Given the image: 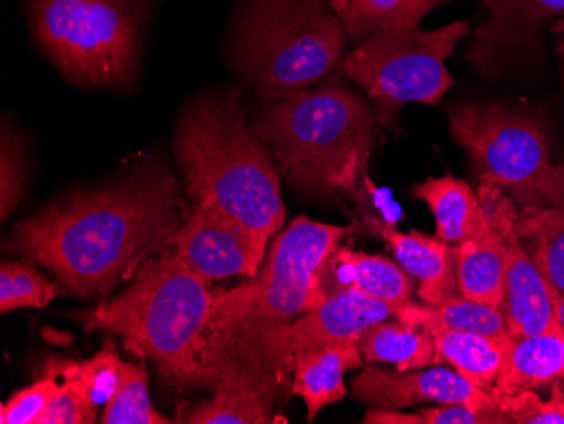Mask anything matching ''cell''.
I'll return each mask as SVG.
<instances>
[{
    "label": "cell",
    "instance_id": "cell-1",
    "mask_svg": "<svg viewBox=\"0 0 564 424\" xmlns=\"http://www.w3.org/2000/svg\"><path fill=\"white\" fill-rule=\"evenodd\" d=\"M176 180L144 161L98 189H80L15 227L9 249L55 272L80 296H106L182 229Z\"/></svg>",
    "mask_w": 564,
    "mask_h": 424
},
{
    "label": "cell",
    "instance_id": "cell-2",
    "mask_svg": "<svg viewBox=\"0 0 564 424\" xmlns=\"http://www.w3.org/2000/svg\"><path fill=\"white\" fill-rule=\"evenodd\" d=\"M377 123L360 95L329 84L268 100L252 128L293 188L366 205Z\"/></svg>",
    "mask_w": 564,
    "mask_h": 424
},
{
    "label": "cell",
    "instance_id": "cell-3",
    "mask_svg": "<svg viewBox=\"0 0 564 424\" xmlns=\"http://www.w3.org/2000/svg\"><path fill=\"white\" fill-rule=\"evenodd\" d=\"M176 153L195 207L243 227L262 251L286 220L279 173L236 91L196 98L177 126Z\"/></svg>",
    "mask_w": 564,
    "mask_h": 424
},
{
    "label": "cell",
    "instance_id": "cell-4",
    "mask_svg": "<svg viewBox=\"0 0 564 424\" xmlns=\"http://www.w3.org/2000/svg\"><path fill=\"white\" fill-rule=\"evenodd\" d=\"M217 291L174 249L149 259L132 286L85 316L88 331L122 338L127 352L156 363L180 388L202 385V359L214 330Z\"/></svg>",
    "mask_w": 564,
    "mask_h": 424
},
{
    "label": "cell",
    "instance_id": "cell-5",
    "mask_svg": "<svg viewBox=\"0 0 564 424\" xmlns=\"http://www.w3.org/2000/svg\"><path fill=\"white\" fill-rule=\"evenodd\" d=\"M347 37L329 0H249L234 56L259 97L274 100L328 77L344 59Z\"/></svg>",
    "mask_w": 564,
    "mask_h": 424
},
{
    "label": "cell",
    "instance_id": "cell-6",
    "mask_svg": "<svg viewBox=\"0 0 564 424\" xmlns=\"http://www.w3.org/2000/svg\"><path fill=\"white\" fill-rule=\"evenodd\" d=\"M149 0H31L37 43L69 80L131 84Z\"/></svg>",
    "mask_w": 564,
    "mask_h": 424
},
{
    "label": "cell",
    "instance_id": "cell-7",
    "mask_svg": "<svg viewBox=\"0 0 564 424\" xmlns=\"http://www.w3.org/2000/svg\"><path fill=\"white\" fill-rule=\"evenodd\" d=\"M355 226H329L297 217L269 247L261 271L249 283L217 291L215 322H256L291 325L325 300L322 274Z\"/></svg>",
    "mask_w": 564,
    "mask_h": 424
},
{
    "label": "cell",
    "instance_id": "cell-8",
    "mask_svg": "<svg viewBox=\"0 0 564 424\" xmlns=\"http://www.w3.org/2000/svg\"><path fill=\"white\" fill-rule=\"evenodd\" d=\"M468 33L470 21H455L434 31L417 28L376 34L344 56L338 69L372 98L380 126L398 129L402 106H438L453 87L446 59Z\"/></svg>",
    "mask_w": 564,
    "mask_h": 424
},
{
    "label": "cell",
    "instance_id": "cell-9",
    "mask_svg": "<svg viewBox=\"0 0 564 424\" xmlns=\"http://www.w3.org/2000/svg\"><path fill=\"white\" fill-rule=\"evenodd\" d=\"M449 129L481 186L509 189L524 207L541 205L538 185L551 163L540 117L502 104H464L449 112Z\"/></svg>",
    "mask_w": 564,
    "mask_h": 424
},
{
    "label": "cell",
    "instance_id": "cell-10",
    "mask_svg": "<svg viewBox=\"0 0 564 424\" xmlns=\"http://www.w3.org/2000/svg\"><path fill=\"white\" fill-rule=\"evenodd\" d=\"M290 325L214 322L202 359V385L243 391L275 401L294 373Z\"/></svg>",
    "mask_w": 564,
    "mask_h": 424
},
{
    "label": "cell",
    "instance_id": "cell-11",
    "mask_svg": "<svg viewBox=\"0 0 564 424\" xmlns=\"http://www.w3.org/2000/svg\"><path fill=\"white\" fill-rule=\"evenodd\" d=\"M481 207L507 243L506 283L500 312L512 338L532 337L560 327L556 318L557 290L532 261L516 227L518 210L502 188L481 186Z\"/></svg>",
    "mask_w": 564,
    "mask_h": 424
},
{
    "label": "cell",
    "instance_id": "cell-12",
    "mask_svg": "<svg viewBox=\"0 0 564 424\" xmlns=\"http://www.w3.org/2000/svg\"><path fill=\"white\" fill-rule=\"evenodd\" d=\"M167 246L210 283L225 278H253L265 259V251L240 224L205 207H195Z\"/></svg>",
    "mask_w": 564,
    "mask_h": 424
},
{
    "label": "cell",
    "instance_id": "cell-13",
    "mask_svg": "<svg viewBox=\"0 0 564 424\" xmlns=\"http://www.w3.org/2000/svg\"><path fill=\"white\" fill-rule=\"evenodd\" d=\"M351 394L372 407L401 410L421 403H467L497 406L492 392L471 384L445 366L420 370H388L366 366L351 382Z\"/></svg>",
    "mask_w": 564,
    "mask_h": 424
},
{
    "label": "cell",
    "instance_id": "cell-14",
    "mask_svg": "<svg viewBox=\"0 0 564 424\" xmlns=\"http://www.w3.org/2000/svg\"><path fill=\"white\" fill-rule=\"evenodd\" d=\"M484 22L474 33L468 59L487 77L510 56L540 43L551 19L564 15V0H487Z\"/></svg>",
    "mask_w": 564,
    "mask_h": 424
},
{
    "label": "cell",
    "instance_id": "cell-15",
    "mask_svg": "<svg viewBox=\"0 0 564 424\" xmlns=\"http://www.w3.org/2000/svg\"><path fill=\"white\" fill-rule=\"evenodd\" d=\"M401 306L380 302L357 287L335 291L312 312L290 325L294 356L338 341H358L360 335L383 319L395 318Z\"/></svg>",
    "mask_w": 564,
    "mask_h": 424
},
{
    "label": "cell",
    "instance_id": "cell-16",
    "mask_svg": "<svg viewBox=\"0 0 564 424\" xmlns=\"http://www.w3.org/2000/svg\"><path fill=\"white\" fill-rule=\"evenodd\" d=\"M377 229L391 247L395 261L417 281V296L427 306H440L459 296L455 247L416 230L404 233L391 226Z\"/></svg>",
    "mask_w": 564,
    "mask_h": 424
},
{
    "label": "cell",
    "instance_id": "cell-17",
    "mask_svg": "<svg viewBox=\"0 0 564 424\" xmlns=\"http://www.w3.org/2000/svg\"><path fill=\"white\" fill-rule=\"evenodd\" d=\"M364 362L366 360L355 340L325 345L296 356L291 392L303 399L307 423L315 421L329 404L347 398L344 373L360 369Z\"/></svg>",
    "mask_w": 564,
    "mask_h": 424
},
{
    "label": "cell",
    "instance_id": "cell-18",
    "mask_svg": "<svg viewBox=\"0 0 564 424\" xmlns=\"http://www.w3.org/2000/svg\"><path fill=\"white\" fill-rule=\"evenodd\" d=\"M453 247L459 296L500 308L507 264V243L500 230L487 217L478 232Z\"/></svg>",
    "mask_w": 564,
    "mask_h": 424
},
{
    "label": "cell",
    "instance_id": "cell-19",
    "mask_svg": "<svg viewBox=\"0 0 564 424\" xmlns=\"http://www.w3.org/2000/svg\"><path fill=\"white\" fill-rule=\"evenodd\" d=\"M564 379V330L514 338L494 382V392L514 394Z\"/></svg>",
    "mask_w": 564,
    "mask_h": 424
},
{
    "label": "cell",
    "instance_id": "cell-20",
    "mask_svg": "<svg viewBox=\"0 0 564 424\" xmlns=\"http://www.w3.org/2000/svg\"><path fill=\"white\" fill-rule=\"evenodd\" d=\"M433 335L436 357L434 366L455 367L465 379L492 392L494 382L514 338L507 335L470 334V331L424 328Z\"/></svg>",
    "mask_w": 564,
    "mask_h": 424
},
{
    "label": "cell",
    "instance_id": "cell-21",
    "mask_svg": "<svg viewBox=\"0 0 564 424\" xmlns=\"http://www.w3.org/2000/svg\"><path fill=\"white\" fill-rule=\"evenodd\" d=\"M414 198L423 199L436 221V237L449 246L467 240L487 221L480 198L464 180L445 174L427 178L413 188Z\"/></svg>",
    "mask_w": 564,
    "mask_h": 424
},
{
    "label": "cell",
    "instance_id": "cell-22",
    "mask_svg": "<svg viewBox=\"0 0 564 424\" xmlns=\"http://www.w3.org/2000/svg\"><path fill=\"white\" fill-rule=\"evenodd\" d=\"M351 41L376 34L411 31L446 0H329Z\"/></svg>",
    "mask_w": 564,
    "mask_h": 424
},
{
    "label": "cell",
    "instance_id": "cell-23",
    "mask_svg": "<svg viewBox=\"0 0 564 424\" xmlns=\"http://www.w3.org/2000/svg\"><path fill=\"white\" fill-rule=\"evenodd\" d=\"M358 348L367 363H392L398 370H420L434 366L436 347L433 335L402 319H383L358 338Z\"/></svg>",
    "mask_w": 564,
    "mask_h": 424
},
{
    "label": "cell",
    "instance_id": "cell-24",
    "mask_svg": "<svg viewBox=\"0 0 564 424\" xmlns=\"http://www.w3.org/2000/svg\"><path fill=\"white\" fill-rule=\"evenodd\" d=\"M519 237L544 278L564 293V210L531 205L516 217Z\"/></svg>",
    "mask_w": 564,
    "mask_h": 424
},
{
    "label": "cell",
    "instance_id": "cell-25",
    "mask_svg": "<svg viewBox=\"0 0 564 424\" xmlns=\"http://www.w3.org/2000/svg\"><path fill=\"white\" fill-rule=\"evenodd\" d=\"M395 318L423 328L470 331L496 337L507 335L506 319L500 308L471 302L462 296H456L455 300L440 306H420L409 302L399 308Z\"/></svg>",
    "mask_w": 564,
    "mask_h": 424
},
{
    "label": "cell",
    "instance_id": "cell-26",
    "mask_svg": "<svg viewBox=\"0 0 564 424\" xmlns=\"http://www.w3.org/2000/svg\"><path fill=\"white\" fill-rule=\"evenodd\" d=\"M274 401L264 395L243 391H215L214 399L183 411L180 423L188 424H269Z\"/></svg>",
    "mask_w": 564,
    "mask_h": 424
},
{
    "label": "cell",
    "instance_id": "cell-27",
    "mask_svg": "<svg viewBox=\"0 0 564 424\" xmlns=\"http://www.w3.org/2000/svg\"><path fill=\"white\" fill-rule=\"evenodd\" d=\"M348 256L357 269L354 287L394 306L411 302L414 278L398 261L351 249H348Z\"/></svg>",
    "mask_w": 564,
    "mask_h": 424
},
{
    "label": "cell",
    "instance_id": "cell-28",
    "mask_svg": "<svg viewBox=\"0 0 564 424\" xmlns=\"http://www.w3.org/2000/svg\"><path fill=\"white\" fill-rule=\"evenodd\" d=\"M104 424H170V417L163 416L152 407L149 399L148 372L144 366L123 362L122 382L106 411L101 414Z\"/></svg>",
    "mask_w": 564,
    "mask_h": 424
},
{
    "label": "cell",
    "instance_id": "cell-29",
    "mask_svg": "<svg viewBox=\"0 0 564 424\" xmlns=\"http://www.w3.org/2000/svg\"><path fill=\"white\" fill-rule=\"evenodd\" d=\"M65 291L51 283L36 269L21 262H2L0 268V312L18 308H44Z\"/></svg>",
    "mask_w": 564,
    "mask_h": 424
},
{
    "label": "cell",
    "instance_id": "cell-30",
    "mask_svg": "<svg viewBox=\"0 0 564 424\" xmlns=\"http://www.w3.org/2000/svg\"><path fill=\"white\" fill-rule=\"evenodd\" d=\"M123 360L117 356L112 344L101 348L87 362H72V373L87 392L95 406H107L122 382Z\"/></svg>",
    "mask_w": 564,
    "mask_h": 424
},
{
    "label": "cell",
    "instance_id": "cell-31",
    "mask_svg": "<svg viewBox=\"0 0 564 424\" xmlns=\"http://www.w3.org/2000/svg\"><path fill=\"white\" fill-rule=\"evenodd\" d=\"M492 394L497 406L509 417V423L564 424V388L560 382H554L550 401H543L532 389L514 394L492 391Z\"/></svg>",
    "mask_w": 564,
    "mask_h": 424
},
{
    "label": "cell",
    "instance_id": "cell-32",
    "mask_svg": "<svg viewBox=\"0 0 564 424\" xmlns=\"http://www.w3.org/2000/svg\"><path fill=\"white\" fill-rule=\"evenodd\" d=\"M62 384L55 392L37 424H90L97 420L98 407L91 403L80 382L72 373V362H59Z\"/></svg>",
    "mask_w": 564,
    "mask_h": 424
},
{
    "label": "cell",
    "instance_id": "cell-33",
    "mask_svg": "<svg viewBox=\"0 0 564 424\" xmlns=\"http://www.w3.org/2000/svg\"><path fill=\"white\" fill-rule=\"evenodd\" d=\"M59 372L58 362H50L46 376L41 381L28 385L15 392L8 403L0 410V423L2 424H37L43 416L44 410L50 404L51 399L58 391Z\"/></svg>",
    "mask_w": 564,
    "mask_h": 424
},
{
    "label": "cell",
    "instance_id": "cell-34",
    "mask_svg": "<svg viewBox=\"0 0 564 424\" xmlns=\"http://www.w3.org/2000/svg\"><path fill=\"white\" fill-rule=\"evenodd\" d=\"M25 163L14 132L2 129V220L18 207L24 192Z\"/></svg>",
    "mask_w": 564,
    "mask_h": 424
},
{
    "label": "cell",
    "instance_id": "cell-35",
    "mask_svg": "<svg viewBox=\"0 0 564 424\" xmlns=\"http://www.w3.org/2000/svg\"><path fill=\"white\" fill-rule=\"evenodd\" d=\"M424 424H507L509 417L499 406H475L467 403L438 404L420 411Z\"/></svg>",
    "mask_w": 564,
    "mask_h": 424
},
{
    "label": "cell",
    "instance_id": "cell-36",
    "mask_svg": "<svg viewBox=\"0 0 564 424\" xmlns=\"http://www.w3.org/2000/svg\"><path fill=\"white\" fill-rule=\"evenodd\" d=\"M538 195L541 205L564 210V161L547 167L538 185Z\"/></svg>",
    "mask_w": 564,
    "mask_h": 424
},
{
    "label": "cell",
    "instance_id": "cell-37",
    "mask_svg": "<svg viewBox=\"0 0 564 424\" xmlns=\"http://www.w3.org/2000/svg\"><path fill=\"white\" fill-rule=\"evenodd\" d=\"M362 423L366 424H424L423 416L420 413L405 414L399 410H383V407H372L367 411Z\"/></svg>",
    "mask_w": 564,
    "mask_h": 424
},
{
    "label": "cell",
    "instance_id": "cell-38",
    "mask_svg": "<svg viewBox=\"0 0 564 424\" xmlns=\"http://www.w3.org/2000/svg\"><path fill=\"white\" fill-rule=\"evenodd\" d=\"M554 34L560 37V44H557V52H560L561 59H563L564 66V15L561 19H557L553 24Z\"/></svg>",
    "mask_w": 564,
    "mask_h": 424
},
{
    "label": "cell",
    "instance_id": "cell-39",
    "mask_svg": "<svg viewBox=\"0 0 564 424\" xmlns=\"http://www.w3.org/2000/svg\"><path fill=\"white\" fill-rule=\"evenodd\" d=\"M556 318L560 327L564 330V293H560V291L556 296Z\"/></svg>",
    "mask_w": 564,
    "mask_h": 424
},
{
    "label": "cell",
    "instance_id": "cell-40",
    "mask_svg": "<svg viewBox=\"0 0 564 424\" xmlns=\"http://www.w3.org/2000/svg\"><path fill=\"white\" fill-rule=\"evenodd\" d=\"M563 382H564V379H563Z\"/></svg>",
    "mask_w": 564,
    "mask_h": 424
}]
</instances>
